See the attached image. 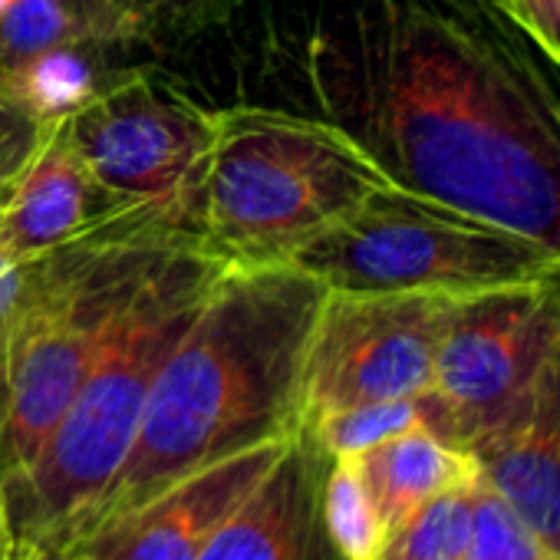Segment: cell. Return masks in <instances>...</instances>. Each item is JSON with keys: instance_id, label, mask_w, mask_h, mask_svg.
<instances>
[{"instance_id": "1", "label": "cell", "mask_w": 560, "mask_h": 560, "mask_svg": "<svg viewBox=\"0 0 560 560\" xmlns=\"http://www.w3.org/2000/svg\"><path fill=\"white\" fill-rule=\"evenodd\" d=\"M527 44L488 0H366L337 122L402 188L560 254V86Z\"/></svg>"}, {"instance_id": "2", "label": "cell", "mask_w": 560, "mask_h": 560, "mask_svg": "<svg viewBox=\"0 0 560 560\" xmlns=\"http://www.w3.org/2000/svg\"><path fill=\"white\" fill-rule=\"evenodd\" d=\"M324 294L291 260L221 267L198 317L162 363L136 445L80 540L205 465L301 432V376Z\"/></svg>"}, {"instance_id": "3", "label": "cell", "mask_w": 560, "mask_h": 560, "mask_svg": "<svg viewBox=\"0 0 560 560\" xmlns=\"http://www.w3.org/2000/svg\"><path fill=\"white\" fill-rule=\"evenodd\" d=\"M228 260L198 237L162 244L116 307L90 373L37 458L4 485L8 560H54L80 540L122 471L152 383Z\"/></svg>"}, {"instance_id": "4", "label": "cell", "mask_w": 560, "mask_h": 560, "mask_svg": "<svg viewBox=\"0 0 560 560\" xmlns=\"http://www.w3.org/2000/svg\"><path fill=\"white\" fill-rule=\"evenodd\" d=\"M386 185L393 175L337 119L224 109L198 188L195 237L224 260H288Z\"/></svg>"}, {"instance_id": "5", "label": "cell", "mask_w": 560, "mask_h": 560, "mask_svg": "<svg viewBox=\"0 0 560 560\" xmlns=\"http://www.w3.org/2000/svg\"><path fill=\"white\" fill-rule=\"evenodd\" d=\"M324 291L465 298L560 273L547 244L399 182L314 234L291 257Z\"/></svg>"}, {"instance_id": "6", "label": "cell", "mask_w": 560, "mask_h": 560, "mask_svg": "<svg viewBox=\"0 0 560 560\" xmlns=\"http://www.w3.org/2000/svg\"><path fill=\"white\" fill-rule=\"evenodd\" d=\"M67 132L90 172L159 228L195 237V205L218 136V113L152 73L103 83Z\"/></svg>"}, {"instance_id": "7", "label": "cell", "mask_w": 560, "mask_h": 560, "mask_svg": "<svg viewBox=\"0 0 560 560\" xmlns=\"http://www.w3.org/2000/svg\"><path fill=\"white\" fill-rule=\"evenodd\" d=\"M560 357V273L455 298L425 393L429 429L471 448Z\"/></svg>"}, {"instance_id": "8", "label": "cell", "mask_w": 560, "mask_h": 560, "mask_svg": "<svg viewBox=\"0 0 560 560\" xmlns=\"http://www.w3.org/2000/svg\"><path fill=\"white\" fill-rule=\"evenodd\" d=\"M455 298L327 291L301 376V429L320 416L429 393Z\"/></svg>"}, {"instance_id": "9", "label": "cell", "mask_w": 560, "mask_h": 560, "mask_svg": "<svg viewBox=\"0 0 560 560\" xmlns=\"http://www.w3.org/2000/svg\"><path fill=\"white\" fill-rule=\"evenodd\" d=\"M139 231L172 234L90 172L67 116L44 122L27 162L0 188V241L24 260Z\"/></svg>"}, {"instance_id": "10", "label": "cell", "mask_w": 560, "mask_h": 560, "mask_svg": "<svg viewBox=\"0 0 560 560\" xmlns=\"http://www.w3.org/2000/svg\"><path fill=\"white\" fill-rule=\"evenodd\" d=\"M291 439L260 442L185 475L132 514L90 534L77 547H83L93 560H198L214 530L260 485V478L284 455Z\"/></svg>"}, {"instance_id": "11", "label": "cell", "mask_w": 560, "mask_h": 560, "mask_svg": "<svg viewBox=\"0 0 560 560\" xmlns=\"http://www.w3.org/2000/svg\"><path fill=\"white\" fill-rule=\"evenodd\" d=\"M330 455L298 432L198 560H343L324 521Z\"/></svg>"}, {"instance_id": "12", "label": "cell", "mask_w": 560, "mask_h": 560, "mask_svg": "<svg viewBox=\"0 0 560 560\" xmlns=\"http://www.w3.org/2000/svg\"><path fill=\"white\" fill-rule=\"evenodd\" d=\"M468 455L478 478L560 557V357Z\"/></svg>"}, {"instance_id": "13", "label": "cell", "mask_w": 560, "mask_h": 560, "mask_svg": "<svg viewBox=\"0 0 560 560\" xmlns=\"http://www.w3.org/2000/svg\"><path fill=\"white\" fill-rule=\"evenodd\" d=\"M347 458H353L386 534L393 527H399L425 501H432L452 488L471 485L478 478L475 458L465 448L439 439L425 425L406 429V432H399L366 452L347 455Z\"/></svg>"}, {"instance_id": "14", "label": "cell", "mask_w": 560, "mask_h": 560, "mask_svg": "<svg viewBox=\"0 0 560 560\" xmlns=\"http://www.w3.org/2000/svg\"><path fill=\"white\" fill-rule=\"evenodd\" d=\"M93 40H80L60 50H50L11 73H4V86L40 119V122H54L63 116H73L103 83L93 63Z\"/></svg>"}, {"instance_id": "15", "label": "cell", "mask_w": 560, "mask_h": 560, "mask_svg": "<svg viewBox=\"0 0 560 560\" xmlns=\"http://www.w3.org/2000/svg\"><path fill=\"white\" fill-rule=\"evenodd\" d=\"M471 485L452 488L386 534L380 560H468L475 501Z\"/></svg>"}, {"instance_id": "16", "label": "cell", "mask_w": 560, "mask_h": 560, "mask_svg": "<svg viewBox=\"0 0 560 560\" xmlns=\"http://www.w3.org/2000/svg\"><path fill=\"white\" fill-rule=\"evenodd\" d=\"M324 521L343 560H380L386 527L353 465V458H330L324 478Z\"/></svg>"}, {"instance_id": "17", "label": "cell", "mask_w": 560, "mask_h": 560, "mask_svg": "<svg viewBox=\"0 0 560 560\" xmlns=\"http://www.w3.org/2000/svg\"><path fill=\"white\" fill-rule=\"evenodd\" d=\"M425 425L429 429V412H425V393L412 399H386V402H366L353 409H340L330 416H320L311 422L307 432L330 458L357 455L366 452L406 429Z\"/></svg>"}, {"instance_id": "18", "label": "cell", "mask_w": 560, "mask_h": 560, "mask_svg": "<svg viewBox=\"0 0 560 560\" xmlns=\"http://www.w3.org/2000/svg\"><path fill=\"white\" fill-rule=\"evenodd\" d=\"M80 40L90 37L57 0H0V77Z\"/></svg>"}, {"instance_id": "19", "label": "cell", "mask_w": 560, "mask_h": 560, "mask_svg": "<svg viewBox=\"0 0 560 560\" xmlns=\"http://www.w3.org/2000/svg\"><path fill=\"white\" fill-rule=\"evenodd\" d=\"M471 501H475V524H471L468 560H560L481 478H475Z\"/></svg>"}, {"instance_id": "20", "label": "cell", "mask_w": 560, "mask_h": 560, "mask_svg": "<svg viewBox=\"0 0 560 560\" xmlns=\"http://www.w3.org/2000/svg\"><path fill=\"white\" fill-rule=\"evenodd\" d=\"M44 122L0 80V188L27 162Z\"/></svg>"}, {"instance_id": "21", "label": "cell", "mask_w": 560, "mask_h": 560, "mask_svg": "<svg viewBox=\"0 0 560 560\" xmlns=\"http://www.w3.org/2000/svg\"><path fill=\"white\" fill-rule=\"evenodd\" d=\"M57 4H63L83 34L103 47L145 37L129 0H57Z\"/></svg>"}, {"instance_id": "22", "label": "cell", "mask_w": 560, "mask_h": 560, "mask_svg": "<svg viewBox=\"0 0 560 560\" xmlns=\"http://www.w3.org/2000/svg\"><path fill=\"white\" fill-rule=\"evenodd\" d=\"M534 50L560 67V0H491Z\"/></svg>"}, {"instance_id": "23", "label": "cell", "mask_w": 560, "mask_h": 560, "mask_svg": "<svg viewBox=\"0 0 560 560\" xmlns=\"http://www.w3.org/2000/svg\"><path fill=\"white\" fill-rule=\"evenodd\" d=\"M142 34L149 31H162L172 24H188L201 14H214L218 4H228V0H129Z\"/></svg>"}, {"instance_id": "24", "label": "cell", "mask_w": 560, "mask_h": 560, "mask_svg": "<svg viewBox=\"0 0 560 560\" xmlns=\"http://www.w3.org/2000/svg\"><path fill=\"white\" fill-rule=\"evenodd\" d=\"M0 560H8V527H4V485H0Z\"/></svg>"}, {"instance_id": "25", "label": "cell", "mask_w": 560, "mask_h": 560, "mask_svg": "<svg viewBox=\"0 0 560 560\" xmlns=\"http://www.w3.org/2000/svg\"><path fill=\"white\" fill-rule=\"evenodd\" d=\"M54 560H93L83 547H73V550H63L60 557H54Z\"/></svg>"}]
</instances>
